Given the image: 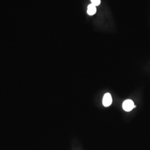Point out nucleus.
Segmentation results:
<instances>
[{
    "label": "nucleus",
    "mask_w": 150,
    "mask_h": 150,
    "mask_svg": "<svg viewBox=\"0 0 150 150\" xmlns=\"http://www.w3.org/2000/svg\"><path fill=\"white\" fill-rule=\"evenodd\" d=\"M136 107L134 105V102L131 100H126L123 102L122 104V108L125 111L129 112L131 111L134 108Z\"/></svg>",
    "instance_id": "obj_1"
},
{
    "label": "nucleus",
    "mask_w": 150,
    "mask_h": 150,
    "mask_svg": "<svg viewBox=\"0 0 150 150\" xmlns=\"http://www.w3.org/2000/svg\"><path fill=\"white\" fill-rule=\"evenodd\" d=\"M96 6L93 5V4H90L87 7V13L89 15H93L96 13Z\"/></svg>",
    "instance_id": "obj_3"
},
{
    "label": "nucleus",
    "mask_w": 150,
    "mask_h": 150,
    "mask_svg": "<svg viewBox=\"0 0 150 150\" xmlns=\"http://www.w3.org/2000/svg\"><path fill=\"white\" fill-rule=\"evenodd\" d=\"M92 4H93V5L97 6L100 5V3H101V1L100 0H91Z\"/></svg>",
    "instance_id": "obj_4"
},
{
    "label": "nucleus",
    "mask_w": 150,
    "mask_h": 150,
    "mask_svg": "<svg viewBox=\"0 0 150 150\" xmlns=\"http://www.w3.org/2000/svg\"><path fill=\"white\" fill-rule=\"evenodd\" d=\"M112 102V98L111 95L109 93L105 94L102 100V103L105 107L110 106Z\"/></svg>",
    "instance_id": "obj_2"
}]
</instances>
